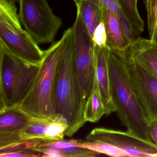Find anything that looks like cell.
I'll list each match as a JSON object with an SVG mask.
<instances>
[{"label": "cell", "mask_w": 157, "mask_h": 157, "mask_svg": "<svg viewBox=\"0 0 157 157\" xmlns=\"http://www.w3.org/2000/svg\"><path fill=\"white\" fill-rule=\"evenodd\" d=\"M62 38L63 48L56 82L55 114L66 119L69 126L66 136L71 137L86 123L83 117L85 103L75 68L72 27L64 32Z\"/></svg>", "instance_id": "6da1fadb"}, {"label": "cell", "mask_w": 157, "mask_h": 157, "mask_svg": "<svg viewBox=\"0 0 157 157\" xmlns=\"http://www.w3.org/2000/svg\"><path fill=\"white\" fill-rule=\"evenodd\" d=\"M108 67L112 97L118 118L127 131L153 142L149 125L133 90L124 61L109 49Z\"/></svg>", "instance_id": "7a4b0ae2"}, {"label": "cell", "mask_w": 157, "mask_h": 157, "mask_svg": "<svg viewBox=\"0 0 157 157\" xmlns=\"http://www.w3.org/2000/svg\"><path fill=\"white\" fill-rule=\"evenodd\" d=\"M63 39L45 51L40 69L30 91L18 108L33 117H48L55 114L56 86Z\"/></svg>", "instance_id": "3957f363"}, {"label": "cell", "mask_w": 157, "mask_h": 157, "mask_svg": "<svg viewBox=\"0 0 157 157\" xmlns=\"http://www.w3.org/2000/svg\"><path fill=\"white\" fill-rule=\"evenodd\" d=\"M40 64L20 58L0 42V111L20 105L32 88Z\"/></svg>", "instance_id": "277c9868"}, {"label": "cell", "mask_w": 157, "mask_h": 157, "mask_svg": "<svg viewBox=\"0 0 157 157\" xmlns=\"http://www.w3.org/2000/svg\"><path fill=\"white\" fill-rule=\"evenodd\" d=\"M79 147L113 157H157V146L128 131L96 128L86 136L77 140Z\"/></svg>", "instance_id": "5b68a950"}, {"label": "cell", "mask_w": 157, "mask_h": 157, "mask_svg": "<svg viewBox=\"0 0 157 157\" xmlns=\"http://www.w3.org/2000/svg\"><path fill=\"white\" fill-rule=\"evenodd\" d=\"M16 2L17 0H0V42L20 58L39 65L45 51L23 29Z\"/></svg>", "instance_id": "8992f818"}, {"label": "cell", "mask_w": 157, "mask_h": 157, "mask_svg": "<svg viewBox=\"0 0 157 157\" xmlns=\"http://www.w3.org/2000/svg\"><path fill=\"white\" fill-rule=\"evenodd\" d=\"M20 21L38 44L54 42L62 25L61 18L52 11L47 0H19Z\"/></svg>", "instance_id": "52a82bcc"}, {"label": "cell", "mask_w": 157, "mask_h": 157, "mask_svg": "<svg viewBox=\"0 0 157 157\" xmlns=\"http://www.w3.org/2000/svg\"><path fill=\"white\" fill-rule=\"evenodd\" d=\"M72 29L75 68L85 103L92 90L95 79L94 45L87 26L78 13Z\"/></svg>", "instance_id": "ba28073f"}, {"label": "cell", "mask_w": 157, "mask_h": 157, "mask_svg": "<svg viewBox=\"0 0 157 157\" xmlns=\"http://www.w3.org/2000/svg\"><path fill=\"white\" fill-rule=\"evenodd\" d=\"M118 56L124 61L133 90L149 125L157 124V78L134 60Z\"/></svg>", "instance_id": "9c48e42d"}, {"label": "cell", "mask_w": 157, "mask_h": 157, "mask_svg": "<svg viewBox=\"0 0 157 157\" xmlns=\"http://www.w3.org/2000/svg\"><path fill=\"white\" fill-rule=\"evenodd\" d=\"M117 55L134 60L157 78V43L155 41L138 37L124 52Z\"/></svg>", "instance_id": "30bf717a"}, {"label": "cell", "mask_w": 157, "mask_h": 157, "mask_svg": "<svg viewBox=\"0 0 157 157\" xmlns=\"http://www.w3.org/2000/svg\"><path fill=\"white\" fill-rule=\"evenodd\" d=\"M108 52L109 48L106 46L99 47L94 45L95 76L104 105L106 116L116 112L111 92L108 67Z\"/></svg>", "instance_id": "8fae6325"}, {"label": "cell", "mask_w": 157, "mask_h": 157, "mask_svg": "<svg viewBox=\"0 0 157 157\" xmlns=\"http://www.w3.org/2000/svg\"><path fill=\"white\" fill-rule=\"evenodd\" d=\"M102 19L107 35L106 47L115 54L124 52L130 43L125 35L116 16L109 10L102 8Z\"/></svg>", "instance_id": "7c38bea8"}, {"label": "cell", "mask_w": 157, "mask_h": 157, "mask_svg": "<svg viewBox=\"0 0 157 157\" xmlns=\"http://www.w3.org/2000/svg\"><path fill=\"white\" fill-rule=\"evenodd\" d=\"M31 117L18 107L0 111V136L19 135Z\"/></svg>", "instance_id": "4fadbf2b"}, {"label": "cell", "mask_w": 157, "mask_h": 157, "mask_svg": "<svg viewBox=\"0 0 157 157\" xmlns=\"http://www.w3.org/2000/svg\"><path fill=\"white\" fill-rule=\"evenodd\" d=\"M92 36L97 25L102 21V0H72Z\"/></svg>", "instance_id": "5bb4252c"}, {"label": "cell", "mask_w": 157, "mask_h": 157, "mask_svg": "<svg viewBox=\"0 0 157 157\" xmlns=\"http://www.w3.org/2000/svg\"><path fill=\"white\" fill-rule=\"evenodd\" d=\"M104 115H105V108L95 76L93 88L85 103L83 117L86 122L95 123Z\"/></svg>", "instance_id": "9a60e30c"}, {"label": "cell", "mask_w": 157, "mask_h": 157, "mask_svg": "<svg viewBox=\"0 0 157 157\" xmlns=\"http://www.w3.org/2000/svg\"><path fill=\"white\" fill-rule=\"evenodd\" d=\"M51 117H31L28 124L20 132V140H39L47 141L46 134Z\"/></svg>", "instance_id": "2e32d148"}, {"label": "cell", "mask_w": 157, "mask_h": 157, "mask_svg": "<svg viewBox=\"0 0 157 157\" xmlns=\"http://www.w3.org/2000/svg\"><path fill=\"white\" fill-rule=\"evenodd\" d=\"M77 140H57L52 142H42L41 146H53L58 148L65 154L66 157H94L100 154L88 149L79 147Z\"/></svg>", "instance_id": "e0dca14e"}, {"label": "cell", "mask_w": 157, "mask_h": 157, "mask_svg": "<svg viewBox=\"0 0 157 157\" xmlns=\"http://www.w3.org/2000/svg\"><path fill=\"white\" fill-rule=\"evenodd\" d=\"M122 12L137 35L143 33L144 23L139 13L137 0H117Z\"/></svg>", "instance_id": "ac0fdd59"}, {"label": "cell", "mask_w": 157, "mask_h": 157, "mask_svg": "<svg viewBox=\"0 0 157 157\" xmlns=\"http://www.w3.org/2000/svg\"><path fill=\"white\" fill-rule=\"evenodd\" d=\"M103 8L109 10L115 15L119 21L125 35L130 43L136 39L137 35L133 31L129 22L123 13L117 0H102Z\"/></svg>", "instance_id": "d6986e66"}, {"label": "cell", "mask_w": 157, "mask_h": 157, "mask_svg": "<svg viewBox=\"0 0 157 157\" xmlns=\"http://www.w3.org/2000/svg\"><path fill=\"white\" fill-rule=\"evenodd\" d=\"M147 12L150 39L157 43V0H143Z\"/></svg>", "instance_id": "ffe728a7"}, {"label": "cell", "mask_w": 157, "mask_h": 157, "mask_svg": "<svg viewBox=\"0 0 157 157\" xmlns=\"http://www.w3.org/2000/svg\"><path fill=\"white\" fill-rule=\"evenodd\" d=\"M42 142V140H21L10 145L0 148V156L10 152L34 150Z\"/></svg>", "instance_id": "44dd1931"}, {"label": "cell", "mask_w": 157, "mask_h": 157, "mask_svg": "<svg viewBox=\"0 0 157 157\" xmlns=\"http://www.w3.org/2000/svg\"><path fill=\"white\" fill-rule=\"evenodd\" d=\"M92 38L94 45L99 47L106 46L107 35L105 25L102 19L94 29Z\"/></svg>", "instance_id": "7402d4cb"}, {"label": "cell", "mask_w": 157, "mask_h": 157, "mask_svg": "<svg viewBox=\"0 0 157 157\" xmlns=\"http://www.w3.org/2000/svg\"><path fill=\"white\" fill-rule=\"evenodd\" d=\"M34 150L40 153L43 157H66L61 150L53 146L39 145L34 149Z\"/></svg>", "instance_id": "603a6c76"}, {"label": "cell", "mask_w": 157, "mask_h": 157, "mask_svg": "<svg viewBox=\"0 0 157 157\" xmlns=\"http://www.w3.org/2000/svg\"><path fill=\"white\" fill-rule=\"evenodd\" d=\"M41 154L34 150H27L10 152L0 156V157H40Z\"/></svg>", "instance_id": "cb8c5ba5"}, {"label": "cell", "mask_w": 157, "mask_h": 157, "mask_svg": "<svg viewBox=\"0 0 157 157\" xmlns=\"http://www.w3.org/2000/svg\"><path fill=\"white\" fill-rule=\"evenodd\" d=\"M149 134L153 143L157 146V124L149 126Z\"/></svg>", "instance_id": "d4e9b609"}]
</instances>
